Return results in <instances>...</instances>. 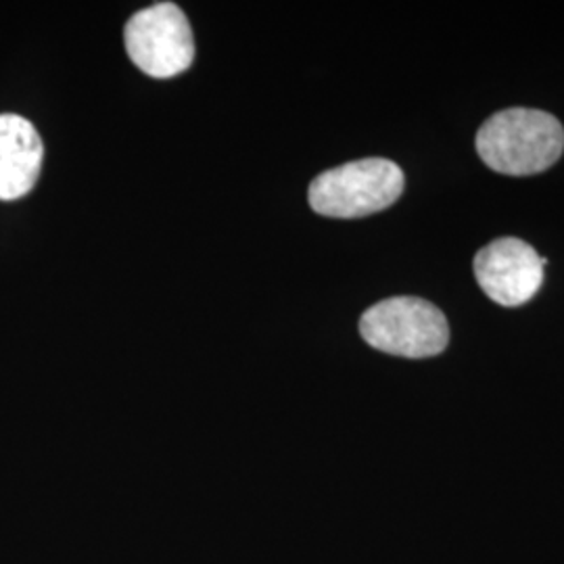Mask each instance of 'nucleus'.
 Instances as JSON below:
<instances>
[{"label":"nucleus","mask_w":564,"mask_h":564,"mask_svg":"<svg viewBox=\"0 0 564 564\" xmlns=\"http://www.w3.org/2000/svg\"><path fill=\"white\" fill-rule=\"evenodd\" d=\"M44 158L39 130L32 121L0 113V199L15 202L25 197L39 182Z\"/></svg>","instance_id":"nucleus-6"},{"label":"nucleus","mask_w":564,"mask_h":564,"mask_svg":"<svg viewBox=\"0 0 564 564\" xmlns=\"http://www.w3.org/2000/svg\"><path fill=\"white\" fill-rule=\"evenodd\" d=\"M403 193L398 163L368 158L323 172L310 184L307 202L326 218H364L387 209Z\"/></svg>","instance_id":"nucleus-2"},{"label":"nucleus","mask_w":564,"mask_h":564,"mask_svg":"<svg viewBox=\"0 0 564 564\" xmlns=\"http://www.w3.org/2000/svg\"><path fill=\"white\" fill-rule=\"evenodd\" d=\"M545 260L521 239H498L475 258V276L485 295L505 307H519L544 284Z\"/></svg>","instance_id":"nucleus-5"},{"label":"nucleus","mask_w":564,"mask_h":564,"mask_svg":"<svg viewBox=\"0 0 564 564\" xmlns=\"http://www.w3.org/2000/svg\"><path fill=\"white\" fill-rule=\"evenodd\" d=\"M563 151V123L540 109H505L477 132V153L487 167L505 176L542 174Z\"/></svg>","instance_id":"nucleus-1"},{"label":"nucleus","mask_w":564,"mask_h":564,"mask_svg":"<svg viewBox=\"0 0 564 564\" xmlns=\"http://www.w3.org/2000/svg\"><path fill=\"white\" fill-rule=\"evenodd\" d=\"M132 63L151 78H174L195 59L193 28L174 2H158L134 13L123 30Z\"/></svg>","instance_id":"nucleus-4"},{"label":"nucleus","mask_w":564,"mask_h":564,"mask_svg":"<svg viewBox=\"0 0 564 564\" xmlns=\"http://www.w3.org/2000/svg\"><path fill=\"white\" fill-rule=\"evenodd\" d=\"M360 335L370 347L400 358H433L449 343L444 312L421 297H391L364 312Z\"/></svg>","instance_id":"nucleus-3"}]
</instances>
